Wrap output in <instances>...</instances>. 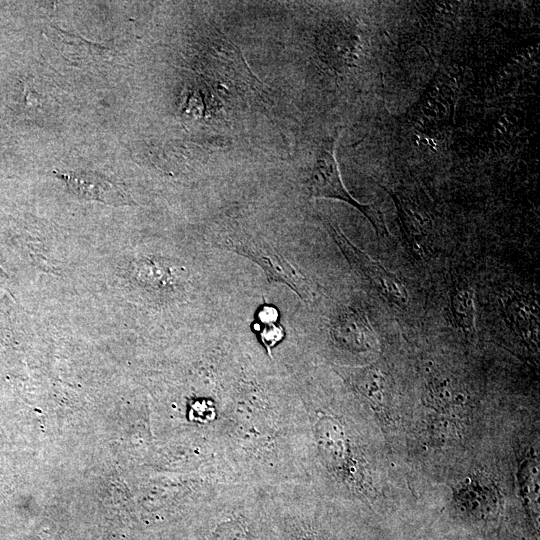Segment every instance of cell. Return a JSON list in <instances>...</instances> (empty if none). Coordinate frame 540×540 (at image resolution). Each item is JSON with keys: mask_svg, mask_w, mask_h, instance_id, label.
Wrapping results in <instances>:
<instances>
[{"mask_svg": "<svg viewBox=\"0 0 540 540\" xmlns=\"http://www.w3.org/2000/svg\"><path fill=\"white\" fill-rule=\"evenodd\" d=\"M220 245L255 262L269 282L285 284L304 302L313 300L311 281L264 240L250 235L228 234L223 237Z\"/></svg>", "mask_w": 540, "mask_h": 540, "instance_id": "cell-2", "label": "cell"}, {"mask_svg": "<svg viewBox=\"0 0 540 540\" xmlns=\"http://www.w3.org/2000/svg\"><path fill=\"white\" fill-rule=\"evenodd\" d=\"M54 173L67 184L72 193L81 199L114 206L130 203L123 190L101 175L85 171H55Z\"/></svg>", "mask_w": 540, "mask_h": 540, "instance_id": "cell-5", "label": "cell"}, {"mask_svg": "<svg viewBox=\"0 0 540 540\" xmlns=\"http://www.w3.org/2000/svg\"><path fill=\"white\" fill-rule=\"evenodd\" d=\"M332 335L343 347L356 352L375 350L378 341L366 314L358 309L347 307L335 318Z\"/></svg>", "mask_w": 540, "mask_h": 540, "instance_id": "cell-6", "label": "cell"}, {"mask_svg": "<svg viewBox=\"0 0 540 540\" xmlns=\"http://www.w3.org/2000/svg\"><path fill=\"white\" fill-rule=\"evenodd\" d=\"M449 313L453 325L465 337L475 333L476 307L475 295L465 281L457 282L449 293Z\"/></svg>", "mask_w": 540, "mask_h": 540, "instance_id": "cell-9", "label": "cell"}, {"mask_svg": "<svg viewBox=\"0 0 540 540\" xmlns=\"http://www.w3.org/2000/svg\"><path fill=\"white\" fill-rule=\"evenodd\" d=\"M337 135L327 137L317 146L308 177L309 193L314 198L346 202L362 213L378 236L388 235L382 221L370 205L357 201L346 189L335 157Z\"/></svg>", "mask_w": 540, "mask_h": 540, "instance_id": "cell-3", "label": "cell"}, {"mask_svg": "<svg viewBox=\"0 0 540 540\" xmlns=\"http://www.w3.org/2000/svg\"><path fill=\"white\" fill-rule=\"evenodd\" d=\"M316 437L325 461L334 468L341 467L348 455V441L341 425L335 419L324 416L316 424Z\"/></svg>", "mask_w": 540, "mask_h": 540, "instance_id": "cell-8", "label": "cell"}, {"mask_svg": "<svg viewBox=\"0 0 540 540\" xmlns=\"http://www.w3.org/2000/svg\"><path fill=\"white\" fill-rule=\"evenodd\" d=\"M505 320L511 330L528 346L537 348L538 309L526 294L514 292L503 301Z\"/></svg>", "mask_w": 540, "mask_h": 540, "instance_id": "cell-7", "label": "cell"}, {"mask_svg": "<svg viewBox=\"0 0 540 540\" xmlns=\"http://www.w3.org/2000/svg\"><path fill=\"white\" fill-rule=\"evenodd\" d=\"M322 221L359 278L391 306L405 310L410 304V294L403 280L349 240L329 216H323Z\"/></svg>", "mask_w": 540, "mask_h": 540, "instance_id": "cell-1", "label": "cell"}, {"mask_svg": "<svg viewBox=\"0 0 540 540\" xmlns=\"http://www.w3.org/2000/svg\"><path fill=\"white\" fill-rule=\"evenodd\" d=\"M259 325L257 331L260 334V339L269 354L271 355V349L278 343L284 336L283 328L276 324L278 319V311L276 308L270 305H264L257 313Z\"/></svg>", "mask_w": 540, "mask_h": 540, "instance_id": "cell-11", "label": "cell"}, {"mask_svg": "<svg viewBox=\"0 0 540 540\" xmlns=\"http://www.w3.org/2000/svg\"><path fill=\"white\" fill-rule=\"evenodd\" d=\"M213 540H249V538L239 522H228L218 527L213 535Z\"/></svg>", "mask_w": 540, "mask_h": 540, "instance_id": "cell-13", "label": "cell"}, {"mask_svg": "<svg viewBox=\"0 0 540 540\" xmlns=\"http://www.w3.org/2000/svg\"><path fill=\"white\" fill-rule=\"evenodd\" d=\"M353 381L357 389L372 404L386 408L392 397V382L389 375L377 366L359 369L353 373Z\"/></svg>", "mask_w": 540, "mask_h": 540, "instance_id": "cell-10", "label": "cell"}, {"mask_svg": "<svg viewBox=\"0 0 540 540\" xmlns=\"http://www.w3.org/2000/svg\"><path fill=\"white\" fill-rule=\"evenodd\" d=\"M523 488L524 494L527 497V501L533 504V508H536L538 499V464L535 462L528 463L525 474L523 475ZM538 510V509H537Z\"/></svg>", "mask_w": 540, "mask_h": 540, "instance_id": "cell-12", "label": "cell"}, {"mask_svg": "<svg viewBox=\"0 0 540 540\" xmlns=\"http://www.w3.org/2000/svg\"><path fill=\"white\" fill-rule=\"evenodd\" d=\"M395 202L400 226L410 252L419 259L433 251V228L429 217L411 201L390 193Z\"/></svg>", "mask_w": 540, "mask_h": 540, "instance_id": "cell-4", "label": "cell"}]
</instances>
